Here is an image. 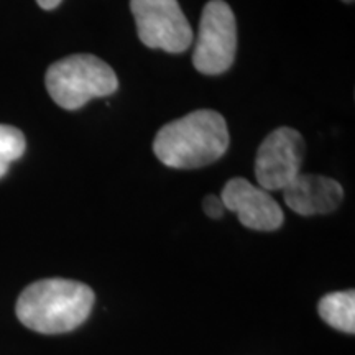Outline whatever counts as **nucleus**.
I'll return each mask as SVG.
<instances>
[{
    "mask_svg": "<svg viewBox=\"0 0 355 355\" xmlns=\"http://www.w3.org/2000/svg\"><path fill=\"white\" fill-rule=\"evenodd\" d=\"M229 141L225 119L216 110L201 109L159 128L153 152L168 168L196 170L224 157Z\"/></svg>",
    "mask_w": 355,
    "mask_h": 355,
    "instance_id": "1",
    "label": "nucleus"
},
{
    "mask_svg": "<svg viewBox=\"0 0 355 355\" xmlns=\"http://www.w3.org/2000/svg\"><path fill=\"white\" fill-rule=\"evenodd\" d=\"M94 301V291L81 282L46 278L21 291L15 313L28 329L40 334H63L86 321Z\"/></svg>",
    "mask_w": 355,
    "mask_h": 355,
    "instance_id": "2",
    "label": "nucleus"
},
{
    "mask_svg": "<svg viewBox=\"0 0 355 355\" xmlns=\"http://www.w3.org/2000/svg\"><path fill=\"white\" fill-rule=\"evenodd\" d=\"M48 94L60 107L78 110L96 97L119 89L115 71L94 55H71L53 63L44 76Z\"/></svg>",
    "mask_w": 355,
    "mask_h": 355,
    "instance_id": "3",
    "label": "nucleus"
},
{
    "mask_svg": "<svg viewBox=\"0 0 355 355\" xmlns=\"http://www.w3.org/2000/svg\"><path fill=\"white\" fill-rule=\"evenodd\" d=\"M237 51V24L229 3L211 0L202 8L193 64L207 76L224 74L234 64Z\"/></svg>",
    "mask_w": 355,
    "mask_h": 355,
    "instance_id": "4",
    "label": "nucleus"
},
{
    "mask_svg": "<svg viewBox=\"0 0 355 355\" xmlns=\"http://www.w3.org/2000/svg\"><path fill=\"white\" fill-rule=\"evenodd\" d=\"M130 10L145 46L176 55L193 43V30L178 0H130Z\"/></svg>",
    "mask_w": 355,
    "mask_h": 355,
    "instance_id": "5",
    "label": "nucleus"
},
{
    "mask_svg": "<svg viewBox=\"0 0 355 355\" xmlns=\"http://www.w3.org/2000/svg\"><path fill=\"white\" fill-rule=\"evenodd\" d=\"M306 153L303 135L291 127H278L261 141L255 158V178L265 191H283L301 173Z\"/></svg>",
    "mask_w": 355,
    "mask_h": 355,
    "instance_id": "6",
    "label": "nucleus"
},
{
    "mask_svg": "<svg viewBox=\"0 0 355 355\" xmlns=\"http://www.w3.org/2000/svg\"><path fill=\"white\" fill-rule=\"evenodd\" d=\"M220 199L225 209L235 212L247 229L272 232L282 227L285 220L283 209L272 194L243 178H232L227 181Z\"/></svg>",
    "mask_w": 355,
    "mask_h": 355,
    "instance_id": "7",
    "label": "nucleus"
},
{
    "mask_svg": "<svg viewBox=\"0 0 355 355\" xmlns=\"http://www.w3.org/2000/svg\"><path fill=\"white\" fill-rule=\"evenodd\" d=\"M283 196L286 206L300 216L329 214L343 202L344 189L332 178L300 173L283 189Z\"/></svg>",
    "mask_w": 355,
    "mask_h": 355,
    "instance_id": "8",
    "label": "nucleus"
},
{
    "mask_svg": "<svg viewBox=\"0 0 355 355\" xmlns=\"http://www.w3.org/2000/svg\"><path fill=\"white\" fill-rule=\"evenodd\" d=\"M319 316L337 331L355 332V291H336L322 296L318 304Z\"/></svg>",
    "mask_w": 355,
    "mask_h": 355,
    "instance_id": "9",
    "label": "nucleus"
},
{
    "mask_svg": "<svg viewBox=\"0 0 355 355\" xmlns=\"http://www.w3.org/2000/svg\"><path fill=\"white\" fill-rule=\"evenodd\" d=\"M26 140L24 132L17 127L0 123V178L7 175L13 162L24 157Z\"/></svg>",
    "mask_w": 355,
    "mask_h": 355,
    "instance_id": "10",
    "label": "nucleus"
},
{
    "mask_svg": "<svg viewBox=\"0 0 355 355\" xmlns=\"http://www.w3.org/2000/svg\"><path fill=\"white\" fill-rule=\"evenodd\" d=\"M202 209L206 212L207 217H211V219H220L222 216H224V204H222V199L220 196H216V194H209V196H206V199L202 201Z\"/></svg>",
    "mask_w": 355,
    "mask_h": 355,
    "instance_id": "11",
    "label": "nucleus"
},
{
    "mask_svg": "<svg viewBox=\"0 0 355 355\" xmlns=\"http://www.w3.org/2000/svg\"><path fill=\"white\" fill-rule=\"evenodd\" d=\"M37 2L43 10H55L56 7H60V3L63 2V0H37Z\"/></svg>",
    "mask_w": 355,
    "mask_h": 355,
    "instance_id": "12",
    "label": "nucleus"
},
{
    "mask_svg": "<svg viewBox=\"0 0 355 355\" xmlns=\"http://www.w3.org/2000/svg\"><path fill=\"white\" fill-rule=\"evenodd\" d=\"M343 2H345V3H352L354 0H343Z\"/></svg>",
    "mask_w": 355,
    "mask_h": 355,
    "instance_id": "13",
    "label": "nucleus"
}]
</instances>
